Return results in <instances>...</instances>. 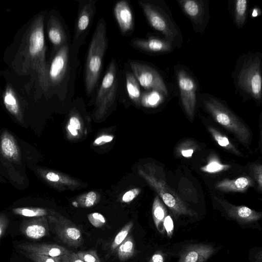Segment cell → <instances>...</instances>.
Listing matches in <instances>:
<instances>
[{
    "mask_svg": "<svg viewBox=\"0 0 262 262\" xmlns=\"http://www.w3.org/2000/svg\"><path fill=\"white\" fill-rule=\"evenodd\" d=\"M47 32L49 39L56 52L68 43L63 26L57 17L51 16L50 17L48 21Z\"/></svg>",
    "mask_w": 262,
    "mask_h": 262,
    "instance_id": "cell-21",
    "label": "cell"
},
{
    "mask_svg": "<svg viewBox=\"0 0 262 262\" xmlns=\"http://www.w3.org/2000/svg\"><path fill=\"white\" fill-rule=\"evenodd\" d=\"M165 97L166 96L161 92L155 90L146 91L141 94V104L146 107H156L164 101Z\"/></svg>",
    "mask_w": 262,
    "mask_h": 262,
    "instance_id": "cell-30",
    "label": "cell"
},
{
    "mask_svg": "<svg viewBox=\"0 0 262 262\" xmlns=\"http://www.w3.org/2000/svg\"><path fill=\"white\" fill-rule=\"evenodd\" d=\"M114 14L120 31L124 34L131 32L134 26L132 11L128 2L118 1L114 7Z\"/></svg>",
    "mask_w": 262,
    "mask_h": 262,
    "instance_id": "cell-18",
    "label": "cell"
},
{
    "mask_svg": "<svg viewBox=\"0 0 262 262\" xmlns=\"http://www.w3.org/2000/svg\"><path fill=\"white\" fill-rule=\"evenodd\" d=\"M9 220L4 214H0V238L4 234L8 226Z\"/></svg>",
    "mask_w": 262,
    "mask_h": 262,
    "instance_id": "cell-42",
    "label": "cell"
},
{
    "mask_svg": "<svg viewBox=\"0 0 262 262\" xmlns=\"http://www.w3.org/2000/svg\"><path fill=\"white\" fill-rule=\"evenodd\" d=\"M20 231L27 237L32 239H39L47 236L50 231L48 216L24 220L20 225Z\"/></svg>",
    "mask_w": 262,
    "mask_h": 262,
    "instance_id": "cell-15",
    "label": "cell"
},
{
    "mask_svg": "<svg viewBox=\"0 0 262 262\" xmlns=\"http://www.w3.org/2000/svg\"><path fill=\"white\" fill-rule=\"evenodd\" d=\"M254 185L253 179L248 176L241 177L230 180L224 179L218 182L215 187L220 191L225 192H244L249 187Z\"/></svg>",
    "mask_w": 262,
    "mask_h": 262,
    "instance_id": "cell-23",
    "label": "cell"
},
{
    "mask_svg": "<svg viewBox=\"0 0 262 262\" xmlns=\"http://www.w3.org/2000/svg\"><path fill=\"white\" fill-rule=\"evenodd\" d=\"M230 167L229 165L223 164L216 160H212L202 167L201 170L205 172L216 173L227 170Z\"/></svg>",
    "mask_w": 262,
    "mask_h": 262,
    "instance_id": "cell-34",
    "label": "cell"
},
{
    "mask_svg": "<svg viewBox=\"0 0 262 262\" xmlns=\"http://www.w3.org/2000/svg\"><path fill=\"white\" fill-rule=\"evenodd\" d=\"M61 262H85L77 253L70 252L68 254L59 257Z\"/></svg>",
    "mask_w": 262,
    "mask_h": 262,
    "instance_id": "cell-41",
    "label": "cell"
},
{
    "mask_svg": "<svg viewBox=\"0 0 262 262\" xmlns=\"http://www.w3.org/2000/svg\"><path fill=\"white\" fill-rule=\"evenodd\" d=\"M208 129L213 139L220 146L237 156H241L242 155L229 139L216 128L213 126H209Z\"/></svg>",
    "mask_w": 262,
    "mask_h": 262,
    "instance_id": "cell-28",
    "label": "cell"
},
{
    "mask_svg": "<svg viewBox=\"0 0 262 262\" xmlns=\"http://www.w3.org/2000/svg\"><path fill=\"white\" fill-rule=\"evenodd\" d=\"M252 172L258 184V188L260 191L262 188V166L260 164H255L252 168Z\"/></svg>",
    "mask_w": 262,
    "mask_h": 262,
    "instance_id": "cell-38",
    "label": "cell"
},
{
    "mask_svg": "<svg viewBox=\"0 0 262 262\" xmlns=\"http://www.w3.org/2000/svg\"><path fill=\"white\" fill-rule=\"evenodd\" d=\"M197 100L217 123L233 134L239 142L244 144L250 143V130L222 100L208 93L198 94Z\"/></svg>",
    "mask_w": 262,
    "mask_h": 262,
    "instance_id": "cell-3",
    "label": "cell"
},
{
    "mask_svg": "<svg viewBox=\"0 0 262 262\" xmlns=\"http://www.w3.org/2000/svg\"><path fill=\"white\" fill-rule=\"evenodd\" d=\"M118 86V69L116 61L112 59L102 79L96 99V113L104 115L114 103Z\"/></svg>",
    "mask_w": 262,
    "mask_h": 262,
    "instance_id": "cell-8",
    "label": "cell"
},
{
    "mask_svg": "<svg viewBox=\"0 0 262 262\" xmlns=\"http://www.w3.org/2000/svg\"><path fill=\"white\" fill-rule=\"evenodd\" d=\"M97 199L96 193L94 191H90L80 197L78 203L73 202V205L77 207H90L96 203Z\"/></svg>",
    "mask_w": 262,
    "mask_h": 262,
    "instance_id": "cell-33",
    "label": "cell"
},
{
    "mask_svg": "<svg viewBox=\"0 0 262 262\" xmlns=\"http://www.w3.org/2000/svg\"><path fill=\"white\" fill-rule=\"evenodd\" d=\"M214 251L210 245H191L182 251L178 262H205Z\"/></svg>",
    "mask_w": 262,
    "mask_h": 262,
    "instance_id": "cell-19",
    "label": "cell"
},
{
    "mask_svg": "<svg viewBox=\"0 0 262 262\" xmlns=\"http://www.w3.org/2000/svg\"><path fill=\"white\" fill-rule=\"evenodd\" d=\"M163 254L160 251L156 252L151 257L149 262H164Z\"/></svg>",
    "mask_w": 262,
    "mask_h": 262,
    "instance_id": "cell-45",
    "label": "cell"
},
{
    "mask_svg": "<svg viewBox=\"0 0 262 262\" xmlns=\"http://www.w3.org/2000/svg\"><path fill=\"white\" fill-rule=\"evenodd\" d=\"M131 235H128L117 248V256L121 261L130 258L135 253V246Z\"/></svg>",
    "mask_w": 262,
    "mask_h": 262,
    "instance_id": "cell-29",
    "label": "cell"
},
{
    "mask_svg": "<svg viewBox=\"0 0 262 262\" xmlns=\"http://www.w3.org/2000/svg\"><path fill=\"white\" fill-rule=\"evenodd\" d=\"M152 214L157 230L160 233L164 234L165 229L163 226V221L167 215V211L158 195H156L154 200Z\"/></svg>",
    "mask_w": 262,
    "mask_h": 262,
    "instance_id": "cell-25",
    "label": "cell"
},
{
    "mask_svg": "<svg viewBox=\"0 0 262 262\" xmlns=\"http://www.w3.org/2000/svg\"><path fill=\"white\" fill-rule=\"evenodd\" d=\"M139 173L154 189L175 215H196V213L188 208L166 182L158 177L152 170L145 171L139 169Z\"/></svg>",
    "mask_w": 262,
    "mask_h": 262,
    "instance_id": "cell-6",
    "label": "cell"
},
{
    "mask_svg": "<svg viewBox=\"0 0 262 262\" xmlns=\"http://www.w3.org/2000/svg\"><path fill=\"white\" fill-rule=\"evenodd\" d=\"M20 251L58 257L71 251L64 247L54 244L22 243L18 245Z\"/></svg>",
    "mask_w": 262,
    "mask_h": 262,
    "instance_id": "cell-17",
    "label": "cell"
},
{
    "mask_svg": "<svg viewBox=\"0 0 262 262\" xmlns=\"http://www.w3.org/2000/svg\"><path fill=\"white\" fill-rule=\"evenodd\" d=\"M107 46L106 26L105 20L101 18L98 20L94 32L85 60L84 85L89 96L98 82Z\"/></svg>",
    "mask_w": 262,
    "mask_h": 262,
    "instance_id": "cell-4",
    "label": "cell"
},
{
    "mask_svg": "<svg viewBox=\"0 0 262 262\" xmlns=\"http://www.w3.org/2000/svg\"><path fill=\"white\" fill-rule=\"evenodd\" d=\"M69 63V46L64 45L58 49L48 66L49 86L59 85L65 78Z\"/></svg>",
    "mask_w": 262,
    "mask_h": 262,
    "instance_id": "cell-13",
    "label": "cell"
},
{
    "mask_svg": "<svg viewBox=\"0 0 262 262\" xmlns=\"http://www.w3.org/2000/svg\"><path fill=\"white\" fill-rule=\"evenodd\" d=\"M132 72L146 91L155 90L168 96V90L159 72L153 67L135 60H129Z\"/></svg>",
    "mask_w": 262,
    "mask_h": 262,
    "instance_id": "cell-9",
    "label": "cell"
},
{
    "mask_svg": "<svg viewBox=\"0 0 262 262\" xmlns=\"http://www.w3.org/2000/svg\"><path fill=\"white\" fill-rule=\"evenodd\" d=\"M113 138L114 137L111 135H102L95 140L94 144L96 145H103L105 143L111 142Z\"/></svg>",
    "mask_w": 262,
    "mask_h": 262,
    "instance_id": "cell-43",
    "label": "cell"
},
{
    "mask_svg": "<svg viewBox=\"0 0 262 262\" xmlns=\"http://www.w3.org/2000/svg\"><path fill=\"white\" fill-rule=\"evenodd\" d=\"M138 3L151 27L179 48L183 41L182 34L165 2L139 1Z\"/></svg>",
    "mask_w": 262,
    "mask_h": 262,
    "instance_id": "cell-5",
    "label": "cell"
},
{
    "mask_svg": "<svg viewBox=\"0 0 262 262\" xmlns=\"http://www.w3.org/2000/svg\"><path fill=\"white\" fill-rule=\"evenodd\" d=\"M126 88L130 99L137 105L141 104V93L140 84L132 72L125 73Z\"/></svg>",
    "mask_w": 262,
    "mask_h": 262,
    "instance_id": "cell-26",
    "label": "cell"
},
{
    "mask_svg": "<svg viewBox=\"0 0 262 262\" xmlns=\"http://www.w3.org/2000/svg\"><path fill=\"white\" fill-rule=\"evenodd\" d=\"M44 18L40 14L32 21L22 39L16 59L20 74H35L36 82L41 91L46 93L50 86L46 60Z\"/></svg>",
    "mask_w": 262,
    "mask_h": 262,
    "instance_id": "cell-1",
    "label": "cell"
},
{
    "mask_svg": "<svg viewBox=\"0 0 262 262\" xmlns=\"http://www.w3.org/2000/svg\"><path fill=\"white\" fill-rule=\"evenodd\" d=\"M12 212L15 214L31 218L48 216L55 213L52 210L33 207L14 208L12 209Z\"/></svg>",
    "mask_w": 262,
    "mask_h": 262,
    "instance_id": "cell-27",
    "label": "cell"
},
{
    "mask_svg": "<svg viewBox=\"0 0 262 262\" xmlns=\"http://www.w3.org/2000/svg\"><path fill=\"white\" fill-rule=\"evenodd\" d=\"M76 19L73 40V49L79 47L86 36L92 25L96 11L95 0L82 2Z\"/></svg>",
    "mask_w": 262,
    "mask_h": 262,
    "instance_id": "cell-12",
    "label": "cell"
},
{
    "mask_svg": "<svg viewBox=\"0 0 262 262\" xmlns=\"http://www.w3.org/2000/svg\"><path fill=\"white\" fill-rule=\"evenodd\" d=\"M69 124L77 130L81 128L79 119L75 116H72L69 120Z\"/></svg>",
    "mask_w": 262,
    "mask_h": 262,
    "instance_id": "cell-44",
    "label": "cell"
},
{
    "mask_svg": "<svg viewBox=\"0 0 262 262\" xmlns=\"http://www.w3.org/2000/svg\"><path fill=\"white\" fill-rule=\"evenodd\" d=\"M133 226V222L130 221L125 225V226L118 233L111 246V249L112 251H114L117 249L119 246L126 238Z\"/></svg>",
    "mask_w": 262,
    "mask_h": 262,
    "instance_id": "cell-32",
    "label": "cell"
},
{
    "mask_svg": "<svg viewBox=\"0 0 262 262\" xmlns=\"http://www.w3.org/2000/svg\"><path fill=\"white\" fill-rule=\"evenodd\" d=\"M181 10L190 20L196 33L205 32L209 19V2L207 0H177Z\"/></svg>",
    "mask_w": 262,
    "mask_h": 262,
    "instance_id": "cell-10",
    "label": "cell"
},
{
    "mask_svg": "<svg viewBox=\"0 0 262 262\" xmlns=\"http://www.w3.org/2000/svg\"><path fill=\"white\" fill-rule=\"evenodd\" d=\"M68 129L72 135L77 136L78 135V130L73 128L70 124L68 125Z\"/></svg>",
    "mask_w": 262,
    "mask_h": 262,
    "instance_id": "cell-47",
    "label": "cell"
},
{
    "mask_svg": "<svg viewBox=\"0 0 262 262\" xmlns=\"http://www.w3.org/2000/svg\"><path fill=\"white\" fill-rule=\"evenodd\" d=\"M248 2L247 0H235L232 6L233 22L236 27L241 29L244 26L247 17Z\"/></svg>",
    "mask_w": 262,
    "mask_h": 262,
    "instance_id": "cell-24",
    "label": "cell"
},
{
    "mask_svg": "<svg viewBox=\"0 0 262 262\" xmlns=\"http://www.w3.org/2000/svg\"><path fill=\"white\" fill-rule=\"evenodd\" d=\"M26 257L33 262H61L59 257H53L35 253H29L21 251Z\"/></svg>",
    "mask_w": 262,
    "mask_h": 262,
    "instance_id": "cell-35",
    "label": "cell"
},
{
    "mask_svg": "<svg viewBox=\"0 0 262 262\" xmlns=\"http://www.w3.org/2000/svg\"><path fill=\"white\" fill-rule=\"evenodd\" d=\"M262 53L249 52L237 58L231 74L237 93L246 100L252 99L257 103L262 99Z\"/></svg>",
    "mask_w": 262,
    "mask_h": 262,
    "instance_id": "cell-2",
    "label": "cell"
},
{
    "mask_svg": "<svg viewBox=\"0 0 262 262\" xmlns=\"http://www.w3.org/2000/svg\"><path fill=\"white\" fill-rule=\"evenodd\" d=\"M4 106L7 111L20 123H24L23 115L18 96L13 88L8 84L2 95Z\"/></svg>",
    "mask_w": 262,
    "mask_h": 262,
    "instance_id": "cell-22",
    "label": "cell"
},
{
    "mask_svg": "<svg viewBox=\"0 0 262 262\" xmlns=\"http://www.w3.org/2000/svg\"><path fill=\"white\" fill-rule=\"evenodd\" d=\"M0 150L3 156L8 160L18 162L21 156L20 151L14 136L4 130L0 137Z\"/></svg>",
    "mask_w": 262,
    "mask_h": 262,
    "instance_id": "cell-20",
    "label": "cell"
},
{
    "mask_svg": "<svg viewBox=\"0 0 262 262\" xmlns=\"http://www.w3.org/2000/svg\"><path fill=\"white\" fill-rule=\"evenodd\" d=\"M163 226L167 236L171 237L173 234L174 226L173 221L170 215H167L165 216L163 221Z\"/></svg>",
    "mask_w": 262,
    "mask_h": 262,
    "instance_id": "cell-40",
    "label": "cell"
},
{
    "mask_svg": "<svg viewBox=\"0 0 262 262\" xmlns=\"http://www.w3.org/2000/svg\"><path fill=\"white\" fill-rule=\"evenodd\" d=\"M37 172L45 181L53 185L68 184V179L58 172L42 169H38Z\"/></svg>",
    "mask_w": 262,
    "mask_h": 262,
    "instance_id": "cell-31",
    "label": "cell"
},
{
    "mask_svg": "<svg viewBox=\"0 0 262 262\" xmlns=\"http://www.w3.org/2000/svg\"><path fill=\"white\" fill-rule=\"evenodd\" d=\"M88 219L90 223L96 228H100L106 223L104 216L98 212H93L88 215Z\"/></svg>",
    "mask_w": 262,
    "mask_h": 262,
    "instance_id": "cell-37",
    "label": "cell"
},
{
    "mask_svg": "<svg viewBox=\"0 0 262 262\" xmlns=\"http://www.w3.org/2000/svg\"><path fill=\"white\" fill-rule=\"evenodd\" d=\"M131 45L144 52L154 54H165L172 52L174 45L164 37L150 36L147 38H134Z\"/></svg>",
    "mask_w": 262,
    "mask_h": 262,
    "instance_id": "cell-14",
    "label": "cell"
},
{
    "mask_svg": "<svg viewBox=\"0 0 262 262\" xmlns=\"http://www.w3.org/2000/svg\"><path fill=\"white\" fill-rule=\"evenodd\" d=\"M140 189L136 188L126 191L123 195L122 200L124 203H129L133 201L140 192Z\"/></svg>",
    "mask_w": 262,
    "mask_h": 262,
    "instance_id": "cell-39",
    "label": "cell"
},
{
    "mask_svg": "<svg viewBox=\"0 0 262 262\" xmlns=\"http://www.w3.org/2000/svg\"><path fill=\"white\" fill-rule=\"evenodd\" d=\"M174 72L182 106L187 117L193 121L198 102V83L195 77L184 66L176 65Z\"/></svg>",
    "mask_w": 262,
    "mask_h": 262,
    "instance_id": "cell-7",
    "label": "cell"
},
{
    "mask_svg": "<svg viewBox=\"0 0 262 262\" xmlns=\"http://www.w3.org/2000/svg\"><path fill=\"white\" fill-rule=\"evenodd\" d=\"M49 224L58 238L64 244L72 247H79L82 244L81 230L71 221L56 213L48 216Z\"/></svg>",
    "mask_w": 262,
    "mask_h": 262,
    "instance_id": "cell-11",
    "label": "cell"
},
{
    "mask_svg": "<svg viewBox=\"0 0 262 262\" xmlns=\"http://www.w3.org/2000/svg\"><path fill=\"white\" fill-rule=\"evenodd\" d=\"M193 153V149L192 148H186L184 149L181 151L182 156L185 158L191 157Z\"/></svg>",
    "mask_w": 262,
    "mask_h": 262,
    "instance_id": "cell-46",
    "label": "cell"
},
{
    "mask_svg": "<svg viewBox=\"0 0 262 262\" xmlns=\"http://www.w3.org/2000/svg\"><path fill=\"white\" fill-rule=\"evenodd\" d=\"M225 209L229 216L239 222L249 223L259 220L262 216L261 212H257L245 206H235L229 203L222 198L215 197Z\"/></svg>",
    "mask_w": 262,
    "mask_h": 262,
    "instance_id": "cell-16",
    "label": "cell"
},
{
    "mask_svg": "<svg viewBox=\"0 0 262 262\" xmlns=\"http://www.w3.org/2000/svg\"><path fill=\"white\" fill-rule=\"evenodd\" d=\"M77 254L85 262H101L95 250L79 251Z\"/></svg>",
    "mask_w": 262,
    "mask_h": 262,
    "instance_id": "cell-36",
    "label": "cell"
}]
</instances>
